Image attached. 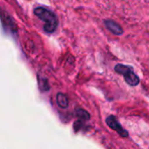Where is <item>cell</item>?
I'll return each mask as SVG.
<instances>
[{
	"instance_id": "1",
	"label": "cell",
	"mask_w": 149,
	"mask_h": 149,
	"mask_svg": "<svg viewBox=\"0 0 149 149\" xmlns=\"http://www.w3.org/2000/svg\"><path fill=\"white\" fill-rule=\"evenodd\" d=\"M34 14L42 21L45 22L44 31L46 33H52L56 31L58 20L57 16L51 10L44 7H37L34 9Z\"/></svg>"
},
{
	"instance_id": "2",
	"label": "cell",
	"mask_w": 149,
	"mask_h": 149,
	"mask_svg": "<svg viewBox=\"0 0 149 149\" xmlns=\"http://www.w3.org/2000/svg\"><path fill=\"white\" fill-rule=\"evenodd\" d=\"M106 122H107V126L110 128H112L113 130L116 131L121 137H124V138L128 137V132L122 127V126L118 121V120H117V118L115 116H113V115L108 116L107 118V120H106Z\"/></svg>"
},
{
	"instance_id": "3",
	"label": "cell",
	"mask_w": 149,
	"mask_h": 149,
	"mask_svg": "<svg viewBox=\"0 0 149 149\" xmlns=\"http://www.w3.org/2000/svg\"><path fill=\"white\" fill-rule=\"evenodd\" d=\"M1 16H2L3 27L8 32H10L12 35H16L17 34V25H16L15 22L13 21V19L8 14H6V12H3V11L2 12Z\"/></svg>"
},
{
	"instance_id": "4",
	"label": "cell",
	"mask_w": 149,
	"mask_h": 149,
	"mask_svg": "<svg viewBox=\"0 0 149 149\" xmlns=\"http://www.w3.org/2000/svg\"><path fill=\"white\" fill-rule=\"evenodd\" d=\"M105 25L107 26V28L114 35H122L123 34V29L122 27L114 20L112 19H106L104 21Z\"/></svg>"
},
{
	"instance_id": "5",
	"label": "cell",
	"mask_w": 149,
	"mask_h": 149,
	"mask_svg": "<svg viewBox=\"0 0 149 149\" xmlns=\"http://www.w3.org/2000/svg\"><path fill=\"white\" fill-rule=\"evenodd\" d=\"M125 81L131 86H136L140 83V79L139 77L134 72V71H130L124 75Z\"/></svg>"
},
{
	"instance_id": "6",
	"label": "cell",
	"mask_w": 149,
	"mask_h": 149,
	"mask_svg": "<svg viewBox=\"0 0 149 149\" xmlns=\"http://www.w3.org/2000/svg\"><path fill=\"white\" fill-rule=\"evenodd\" d=\"M56 100H57V104L61 108H67L69 106V100H68L67 96L63 93H57Z\"/></svg>"
},
{
	"instance_id": "7",
	"label": "cell",
	"mask_w": 149,
	"mask_h": 149,
	"mask_svg": "<svg viewBox=\"0 0 149 149\" xmlns=\"http://www.w3.org/2000/svg\"><path fill=\"white\" fill-rule=\"evenodd\" d=\"M75 113L77 118L82 121H88L91 118L90 113L83 108H77L75 110Z\"/></svg>"
},
{
	"instance_id": "8",
	"label": "cell",
	"mask_w": 149,
	"mask_h": 149,
	"mask_svg": "<svg viewBox=\"0 0 149 149\" xmlns=\"http://www.w3.org/2000/svg\"><path fill=\"white\" fill-rule=\"evenodd\" d=\"M38 86H39V88L41 91L47 92L50 90V85H49L47 79L41 77L40 75H38Z\"/></svg>"
},
{
	"instance_id": "9",
	"label": "cell",
	"mask_w": 149,
	"mask_h": 149,
	"mask_svg": "<svg viewBox=\"0 0 149 149\" xmlns=\"http://www.w3.org/2000/svg\"><path fill=\"white\" fill-rule=\"evenodd\" d=\"M114 70H115V72L117 73H120V74L124 76L128 72L133 71V68L131 66H128V65H122V64H118V65H115Z\"/></svg>"
}]
</instances>
